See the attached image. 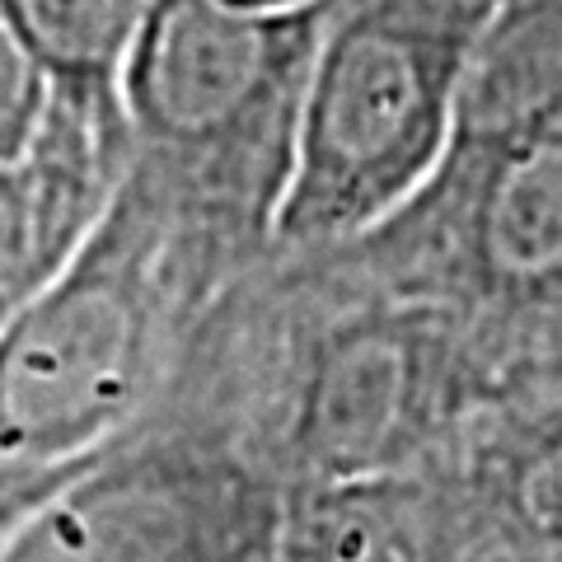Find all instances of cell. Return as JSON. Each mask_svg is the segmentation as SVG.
<instances>
[{
  "label": "cell",
  "instance_id": "cell-4",
  "mask_svg": "<svg viewBox=\"0 0 562 562\" xmlns=\"http://www.w3.org/2000/svg\"><path fill=\"white\" fill-rule=\"evenodd\" d=\"M506 0H328L272 249L357 239L446 160L469 70Z\"/></svg>",
  "mask_w": 562,
  "mask_h": 562
},
{
  "label": "cell",
  "instance_id": "cell-8",
  "mask_svg": "<svg viewBox=\"0 0 562 562\" xmlns=\"http://www.w3.org/2000/svg\"><path fill=\"white\" fill-rule=\"evenodd\" d=\"M122 99L52 94L24 155L0 160V328L57 277L127 173Z\"/></svg>",
  "mask_w": 562,
  "mask_h": 562
},
{
  "label": "cell",
  "instance_id": "cell-3",
  "mask_svg": "<svg viewBox=\"0 0 562 562\" xmlns=\"http://www.w3.org/2000/svg\"><path fill=\"white\" fill-rule=\"evenodd\" d=\"M324 10L150 0L122 61L127 169L239 272L272 249Z\"/></svg>",
  "mask_w": 562,
  "mask_h": 562
},
{
  "label": "cell",
  "instance_id": "cell-2",
  "mask_svg": "<svg viewBox=\"0 0 562 562\" xmlns=\"http://www.w3.org/2000/svg\"><path fill=\"white\" fill-rule=\"evenodd\" d=\"M239 277L127 169L76 258L0 328V539L136 431Z\"/></svg>",
  "mask_w": 562,
  "mask_h": 562
},
{
  "label": "cell",
  "instance_id": "cell-1",
  "mask_svg": "<svg viewBox=\"0 0 562 562\" xmlns=\"http://www.w3.org/2000/svg\"><path fill=\"white\" fill-rule=\"evenodd\" d=\"M506 380L469 314L351 244L268 249L202 314L165 398L206 417L281 492L422 464Z\"/></svg>",
  "mask_w": 562,
  "mask_h": 562
},
{
  "label": "cell",
  "instance_id": "cell-9",
  "mask_svg": "<svg viewBox=\"0 0 562 562\" xmlns=\"http://www.w3.org/2000/svg\"><path fill=\"white\" fill-rule=\"evenodd\" d=\"M150 0H5L52 94L122 99V61Z\"/></svg>",
  "mask_w": 562,
  "mask_h": 562
},
{
  "label": "cell",
  "instance_id": "cell-7",
  "mask_svg": "<svg viewBox=\"0 0 562 562\" xmlns=\"http://www.w3.org/2000/svg\"><path fill=\"white\" fill-rule=\"evenodd\" d=\"M394 492L408 562H562V361L506 375Z\"/></svg>",
  "mask_w": 562,
  "mask_h": 562
},
{
  "label": "cell",
  "instance_id": "cell-10",
  "mask_svg": "<svg viewBox=\"0 0 562 562\" xmlns=\"http://www.w3.org/2000/svg\"><path fill=\"white\" fill-rule=\"evenodd\" d=\"M47 99V70L29 52L20 24L10 20L5 0H0V160H14L29 150V140L43 127Z\"/></svg>",
  "mask_w": 562,
  "mask_h": 562
},
{
  "label": "cell",
  "instance_id": "cell-5",
  "mask_svg": "<svg viewBox=\"0 0 562 562\" xmlns=\"http://www.w3.org/2000/svg\"><path fill=\"white\" fill-rule=\"evenodd\" d=\"M342 244L380 277L469 314L506 375L562 361V99L460 117L431 179Z\"/></svg>",
  "mask_w": 562,
  "mask_h": 562
},
{
  "label": "cell",
  "instance_id": "cell-11",
  "mask_svg": "<svg viewBox=\"0 0 562 562\" xmlns=\"http://www.w3.org/2000/svg\"><path fill=\"white\" fill-rule=\"evenodd\" d=\"M231 10H258V14H281V10H301V5H314V0H221Z\"/></svg>",
  "mask_w": 562,
  "mask_h": 562
},
{
  "label": "cell",
  "instance_id": "cell-6",
  "mask_svg": "<svg viewBox=\"0 0 562 562\" xmlns=\"http://www.w3.org/2000/svg\"><path fill=\"white\" fill-rule=\"evenodd\" d=\"M281 492L231 436L165 398L0 539V562H272Z\"/></svg>",
  "mask_w": 562,
  "mask_h": 562
},
{
  "label": "cell",
  "instance_id": "cell-12",
  "mask_svg": "<svg viewBox=\"0 0 562 562\" xmlns=\"http://www.w3.org/2000/svg\"><path fill=\"white\" fill-rule=\"evenodd\" d=\"M272 562H277V558H272Z\"/></svg>",
  "mask_w": 562,
  "mask_h": 562
}]
</instances>
